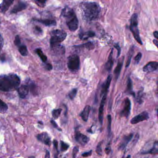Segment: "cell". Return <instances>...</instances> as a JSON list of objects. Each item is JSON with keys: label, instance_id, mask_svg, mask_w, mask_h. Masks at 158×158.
I'll return each mask as SVG.
<instances>
[{"label": "cell", "instance_id": "cell-28", "mask_svg": "<svg viewBox=\"0 0 158 158\" xmlns=\"http://www.w3.org/2000/svg\"><path fill=\"white\" fill-rule=\"evenodd\" d=\"M127 91L128 93L135 96V93L133 91V82L130 78H129L127 81Z\"/></svg>", "mask_w": 158, "mask_h": 158}, {"label": "cell", "instance_id": "cell-27", "mask_svg": "<svg viewBox=\"0 0 158 158\" xmlns=\"http://www.w3.org/2000/svg\"><path fill=\"white\" fill-rule=\"evenodd\" d=\"M18 50L21 55L23 56H26L28 55V48L24 45L21 44L18 46Z\"/></svg>", "mask_w": 158, "mask_h": 158}, {"label": "cell", "instance_id": "cell-14", "mask_svg": "<svg viewBox=\"0 0 158 158\" xmlns=\"http://www.w3.org/2000/svg\"><path fill=\"white\" fill-rule=\"evenodd\" d=\"M27 7V3L22 2H20L14 6L13 9L11 10V14H15V13H18V12L26 9Z\"/></svg>", "mask_w": 158, "mask_h": 158}, {"label": "cell", "instance_id": "cell-32", "mask_svg": "<svg viewBox=\"0 0 158 158\" xmlns=\"http://www.w3.org/2000/svg\"><path fill=\"white\" fill-rule=\"evenodd\" d=\"M77 92H78V89H72L70 92H69L68 96H69V98L71 100H73L74 99L75 97H76V95L77 94Z\"/></svg>", "mask_w": 158, "mask_h": 158}, {"label": "cell", "instance_id": "cell-50", "mask_svg": "<svg viewBox=\"0 0 158 158\" xmlns=\"http://www.w3.org/2000/svg\"><path fill=\"white\" fill-rule=\"evenodd\" d=\"M0 60H1V61H3V62H4V61H5V56H4L3 54L1 56V57H0Z\"/></svg>", "mask_w": 158, "mask_h": 158}, {"label": "cell", "instance_id": "cell-41", "mask_svg": "<svg viewBox=\"0 0 158 158\" xmlns=\"http://www.w3.org/2000/svg\"><path fill=\"white\" fill-rule=\"evenodd\" d=\"M35 2L38 6L41 7V8H43L45 6L46 1H35Z\"/></svg>", "mask_w": 158, "mask_h": 158}, {"label": "cell", "instance_id": "cell-26", "mask_svg": "<svg viewBox=\"0 0 158 158\" xmlns=\"http://www.w3.org/2000/svg\"><path fill=\"white\" fill-rule=\"evenodd\" d=\"M36 53L37 54V55H39V58H40V59L41 60L44 62V63H45L47 61V58L43 52L41 50V49L40 48H37L35 50Z\"/></svg>", "mask_w": 158, "mask_h": 158}, {"label": "cell", "instance_id": "cell-42", "mask_svg": "<svg viewBox=\"0 0 158 158\" xmlns=\"http://www.w3.org/2000/svg\"><path fill=\"white\" fill-rule=\"evenodd\" d=\"M51 123L52 124V126H53V127L55 128V129H58L59 131H62V129H60L59 127V126H58V125H57V124L56 123V122H55L54 120H51Z\"/></svg>", "mask_w": 158, "mask_h": 158}, {"label": "cell", "instance_id": "cell-25", "mask_svg": "<svg viewBox=\"0 0 158 158\" xmlns=\"http://www.w3.org/2000/svg\"><path fill=\"white\" fill-rule=\"evenodd\" d=\"M145 154L146 153H149V154H157L158 153V143L157 141L155 142L153 145V146L151 149H150L148 151L146 152L143 153Z\"/></svg>", "mask_w": 158, "mask_h": 158}, {"label": "cell", "instance_id": "cell-10", "mask_svg": "<svg viewBox=\"0 0 158 158\" xmlns=\"http://www.w3.org/2000/svg\"><path fill=\"white\" fill-rule=\"evenodd\" d=\"M106 98H107V95H104L103 96L100 105L99 107L98 118H99V122L101 125L103 123V111H104V108L105 102H106Z\"/></svg>", "mask_w": 158, "mask_h": 158}, {"label": "cell", "instance_id": "cell-9", "mask_svg": "<svg viewBox=\"0 0 158 158\" xmlns=\"http://www.w3.org/2000/svg\"><path fill=\"white\" fill-rule=\"evenodd\" d=\"M74 138L76 141L82 146L86 145L89 140V139L87 136L82 134L77 130L75 133Z\"/></svg>", "mask_w": 158, "mask_h": 158}, {"label": "cell", "instance_id": "cell-35", "mask_svg": "<svg viewBox=\"0 0 158 158\" xmlns=\"http://www.w3.org/2000/svg\"><path fill=\"white\" fill-rule=\"evenodd\" d=\"M102 143L100 142L97 145L96 148V153L98 154V155H102Z\"/></svg>", "mask_w": 158, "mask_h": 158}, {"label": "cell", "instance_id": "cell-29", "mask_svg": "<svg viewBox=\"0 0 158 158\" xmlns=\"http://www.w3.org/2000/svg\"><path fill=\"white\" fill-rule=\"evenodd\" d=\"M8 109V105L0 99V113L4 114L7 112Z\"/></svg>", "mask_w": 158, "mask_h": 158}, {"label": "cell", "instance_id": "cell-13", "mask_svg": "<svg viewBox=\"0 0 158 158\" xmlns=\"http://www.w3.org/2000/svg\"><path fill=\"white\" fill-rule=\"evenodd\" d=\"M158 64L157 62L153 61L146 64L143 68V71L145 72H154L158 69Z\"/></svg>", "mask_w": 158, "mask_h": 158}, {"label": "cell", "instance_id": "cell-22", "mask_svg": "<svg viewBox=\"0 0 158 158\" xmlns=\"http://www.w3.org/2000/svg\"><path fill=\"white\" fill-rule=\"evenodd\" d=\"M51 47L52 50L55 53L60 54H64L65 53V48L59 44L51 45Z\"/></svg>", "mask_w": 158, "mask_h": 158}, {"label": "cell", "instance_id": "cell-44", "mask_svg": "<svg viewBox=\"0 0 158 158\" xmlns=\"http://www.w3.org/2000/svg\"><path fill=\"white\" fill-rule=\"evenodd\" d=\"M92 150H91L89 151L88 152H86L84 153H82V156L83 157H89V156H91L92 155Z\"/></svg>", "mask_w": 158, "mask_h": 158}, {"label": "cell", "instance_id": "cell-40", "mask_svg": "<svg viewBox=\"0 0 158 158\" xmlns=\"http://www.w3.org/2000/svg\"><path fill=\"white\" fill-rule=\"evenodd\" d=\"M141 58H142V53H141V52H139V53L137 54L136 57H135V63L136 64H138V63H139L140 61Z\"/></svg>", "mask_w": 158, "mask_h": 158}, {"label": "cell", "instance_id": "cell-2", "mask_svg": "<svg viewBox=\"0 0 158 158\" xmlns=\"http://www.w3.org/2000/svg\"><path fill=\"white\" fill-rule=\"evenodd\" d=\"M21 84L20 78L15 74L2 75L0 76V90L9 92L18 88Z\"/></svg>", "mask_w": 158, "mask_h": 158}, {"label": "cell", "instance_id": "cell-19", "mask_svg": "<svg viewBox=\"0 0 158 158\" xmlns=\"http://www.w3.org/2000/svg\"><path fill=\"white\" fill-rule=\"evenodd\" d=\"M95 36V33L92 31H88L86 32H82L79 34V38L82 40H86L89 38L93 37Z\"/></svg>", "mask_w": 158, "mask_h": 158}, {"label": "cell", "instance_id": "cell-20", "mask_svg": "<svg viewBox=\"0 0 158 158\" xmlns=\"http://www.w3.org/2000/svg\"><path fill=\"white\" fill-rule=\"evenodd\" d=\"M113 49L111 50L110 54H109V58H108V61L106 62L105 65V69L107 72H110L113 66Z\"/></svg>", "mask_w": 158, "mask_h": 158}, {"label": "cell", "instance_id": "cell-43", "mask_svg": "<svg viewBox=\"0 0 158 158\" xmlns=\"http://www.w3.org/2000/svg\"><path fill=\"white\" fill-rule=\"evenodd\" d=\"M114 47H115V48L117 50V52H118L117 56H118V57H119V56H120V54H121V47H120L118 43H116V44H115V45H114Z\"/></svg>", "mask_w": 158, "mask_h": 158}, {"label": "cell", "instance_id": "cell-38", "mask_svg": "<svg viewBox=\"0 0 158 158\" xmlns=\"http://www.w3.org/2000/svg\"><path fill=\"white\" fill-rule=\"evenodd\" d=\"M82 46H84V47H86V48L90 49V50L93 49L94 47V45L91 42H88L82 45Z\"/></svg>", "mask_w": 158, "mask_h": 158}, {"label": "cell", "instance_id": "cell-54", "mask_svg": "<svg viewBox=\"0 0 158 158\" xmlns=\"http://www.w3.org/2000/svg\"><path fill=\"white\" fill-rule=\"evenodd\" d=\"M130 155H129V156L127 157V158H130Z\"/></svg>", "mask_w": 158, "mask_h": 158}, {"label": "cell", "instance_id": "cell-31", "mask_svg": "<svg viewBox=\"0 0 158 158\" xmlns=\"http://www.w3.org/2000/svg\"><path fill=\"white\" fill-rule=\"evenodd\" d=\"M61 111H62L61 109H54L52 112V115L53 118L54 119H57L59 118L61 114Z\"/></svg>", "mask_w": 158, "mask_h": 158}, {"label": "cell", "instance_id": "cell-36", "mask_svg": "<svg viewBox=\"0 0 158 158\" xmlns=\"http://www.w3.org/2000/svg\"><path fill=\"white\" fill-rule=\"evenodd\" d=\"M133 52V49H131L129 52V57H128L127 63H126V68L129 67V66L130 64L131 59L132 56Z\"/></svg>", "mask_w": 158, "mask_h": 158}, {"label": "cell", "instance_id": "cell-7", "mask_svg": "<svg viewBox=\"0 0 158 158\" xmlns=\"http://www.w3.org/2000/svg\"><path fill=\"white\" fill-rule=\"evenodd\" d=\"M131 109V103L129 98H126L124 101L123 109L121 110L120 115L122 117L128 118L130 114Z\"/></svg>", "mask_w": 158, "mask_h": 158}, {"label": "cell", "instance_id": "cell-47", "mask_svg": "<svg viewBox=\"0 0 158 158\" xmlns=\"http://www.w3.org/2000/svg\"><path fill=\"white\" fill-rule=\"evenodd\" d=\"M105 151L107 154H109L111 152V147H110V145L109 144L107 146L105 149Z\"/></svg>", "mask_w": 158, "mask_h": 158}, {"label": "cell", "instance_id": "cell-34", "mask_svg": "<svg viewBox=\"0 0 158 158\" xmlns=\"http://www.w3.org/2000/svg\"><path fill=\"white\" fill-rule=\"evenodd\" d=\"M60 144H61V150L62 152L67 151L70 146L69 144L65 143L63 141H60Z\"/></svg>", "mask_w": 158, "mask_h": 158}, {"label": "cell", "instance_id": "cell-21", "mask_svg": "<svg viewBox=\"0 0 158 158\" xmlns=\"http://www.w3.org/2000/svg\"><path fill=\"white\" fill-rule=\"evenodd\" d=\"M34 20L37 22H39V23H41L44 25L48 26V27L56 26L57 24L56 21L52 20V19H43V20L42 19H34Z\"/></svg>", "mask_w": 158, "mask_h": 158}, {"label": "cell", "instance_id": "cell-15", "mask_svg": "<svg viewBox=\"0 0 158 158\" xmlns=\"http://www.w3.org/2000/svg\"><path fill=\"white\" fill-rule=\"evenodd\" d=\"M133 137V134H130L128 136H124L119 145V149H121V150H124L125 148H126L128 143H129L132 139Z\"/></svg>", "mask_w": 158, "mask_h": 158}, {"label": "cell", "instance_id": "cell-33", "mask_svg": "<svg viewBox=\"0 0 158 158\" xmlns=\"http://www.w3.org/2000/svg\"><path fill=\"white\" fill-rule=\"evenodd\" d=\"M143 91H140L136 96L137 102L140 104H141L143 103Z\"/></svg>", "mask_w": 158, "mask_h": 158}, {"label": "cell", "instance_id": "cell-56", "mask_svg": "<svg viewBox=\"0 0 158 158\" xmlns=\"http://www.w3.org/2000/svg\"><path fill=\"white\" fill-rule=\"evenodd\" d=\"M0 23H1V22H0Z\"/></svg>", "mask_w": 158, "mask_h": 158}, {"label": "cell", "instance_id": "cell-49", "mask_svg": "<svg viewBox=\"0 0 158 158\" xmlns=\"http://www.w3.org/2000/svg\"><path fill=\"white\" fill-rule=\"evenodd\" d=\"M53 145L54 146H55V148H56L57 151H58V142L56 140H54L53 141Z\"/></svg>", "mask_w": 158, "mask_h": 158}, {"label": "cell", "instance_id": "cell-52", "mask_svg": "<svg viewBox=\"0 0 158 158\" xmlns=\"http://www.w3.org/2000/svg\"><path fill=\"white\" fill-rule=\"evenodd\" d=\"M153 43H154V44L157 46V45H158V41H157V39H153Z\"/></svg>", "mask_w": 158, "mask_h": 158}, {"label": "cell", "instance_id": "cell-46", "mask_svg": "<svg viewBox=\"0 0 158 158\" xmlns=\"http://www.w3.org/2000/svg\"><path fill=\"white\" fill-rule=\"evenodd\" d=\"M35 31L37 33H38V34H42V29L40 27H39V26H36L35 27Z\"/></svg>", "mask_w": 158, "mask_h": 158}, {"label": "cell", "instance_id": "cell-24", "mask_svg": "<svg viewBox=\"0 0 158 158\" xmlns=\"http://www.w3.org/2000/svg\"><path fill=\"white\" fill-rule=\"evenodd\" d=\"M28 86L29 88L30 89V91L34 95H36L38 94V89L36 86L35 83L30 80L28 81Z\"/></svg>", "mask_w": 158, "mask_h": 158}, {"label": "cell", "instance_id": "cell-16", "mask_svg": "<svg viewBox=\"0 0 158 158\" xmlns=\"http://www.w3.org/2000/svg\"><path fill=\"white\" fill-rule=\"evenodd\" d=\"M29 88L28 85H22L18 88V93L21 98H24L29 94Z\"/></svg>", "mask_w": 158, "mask_h": 158}, {"label": "cell", "instance_id": "cell-6", "mask_svg": "<svg viewBox=\"0 0 158 158\" xmlns=\"http://www.w3.org/2000/svg\"><path fill=\"white\" fill-rule=\"evenodd\" d=\"M80 61L79 57L77 55L69 56L67 61L68 69L72 72H76L79 69Z\"/></svg>", "mask_w": 158, "mask_h": 158}, {"label": "cell", "instance_id": "cell-18", "mask_svg": "<svg viewBox=\"0 0 158 158\" xmlns=\"http://www.w3.org/2000/svg\"><path fill=\"white\" fill-rule=\"evenodd\" d=\"M90 111V107L89 105H87L84 108V109L80 114L81 117L84 122H87L89 116Z\"/></svg>", "mask_w": 158, "mask_h": 158}, {"label": "cell", "instance_id": "cell-23", "mask_svg": "<svg viewBox=\"0 0 158 158\" xmlns=\"http://www.w3.org/2000/svg\"><path fill=\"white\" fill-rule=\"evenodd\" d=\"M124 58H123V59L120 60L118 62L116 67L115 68V71H114V74H115V78L117 79L120 75V73H121V70H122V67H123V64Z\"/></svg>", "mask_w": 158, "mask_h": 158}, {"label": "cell", "instance_id": "cell-12", "mask_svg": "<svg viewBox=\"0 0 158 158\" xmlns=\"http://www.w3.org/2000/svg\"><path fill=\"white\" fill-rule=\"evenodd\" d=\"M111 80H112V76L111 75H109V76H108L105 82L103 85L101 93V96H102L104 95H107L108 90H109V89L110 86Z\"/></svg>", "mask_w": 158, "mask_h": 158}, {"label": "cell", "instance_id": "cell-8", "mask_svg": "<svg viewBox=\"0 0 158 158\" xmlns=\"http://www.w3.org/2000/svg\"><path fill=\"white\" fill-rule=\"evenodd\" d=\"M149 115L146 111L141 112L140 114L135 116L131 120L130 123L132 124H136L140 122L147 120L149 118Z\"/></svg>", "mask_w": 158, "mask_h": 158}, {"label": "cell", "instance_id": "cell-37", "mask_svg": "<svg viewBox=\"0 0 158 158\" xmlns=\"http://www.w3.org/2000/svg\"><path fill=\"white\" fill-rule=\"evenodd\" d=\"M14 42H15V45H16L17 47H18L19 45L22 44L21 39H20V36L19 35L16 36L15 37V40Z\"/></svg>", "mask_w": 158, "mask_h": 158}, {"label": "cell", "instance_id": "cell-4", "mask_svg": "<svg viewBox=\"0 0 158 158\" xmlns=\"http://www.w3.org/2000/svg\"><path fill=\"white\" fill-rule=\"evenodd\" d=\"M138 15L136 14H134L132 16L131 18L130 25V30L132 33L133 36L135 38V39L137 42L140 44H143V42L141 41L140 35L139 30L138 27Z\"/></svg>", "mask_w": 158, "mask_h": 158}, {"label": "cell", "instance_id": "cell-30", "mask_svg": "<svg viewBox=\"0 0 158 158\" xmlns=\"http://www.w3.org/2000/svg\"><path fill=\"white\" fill-rule=\"evenodd\" d=\"M108 119V134L109 136H110L111 132V122H112V118H111V115H109L107 116Z\"/></svg>", "mask_w": 158, "mask_h": 158}, {"label": "cell", "instance_id": "cell-51", "mask_svg": "<svg viewBox=\"0 0 158 158\" xmlns=\"http://www.w3.org/2000/svg\"><path fill=\"white\" fill-rule=\"evenodd\" d=\"M153 35L156 39L158 38V32L157 31H155L153 32Z\"/></svg>", "mask_w": 158, "mask_h": 158}, {"label": "cell", "instance_id": "cell-53", "mask_svg": "<svg viewBox=\"0 0 158 158\" xmlns=\"http://www.w3.org/2000/svg\"><path fill=\"white\" fill-rule=\"evenodd\" d=\"M54 158H58V156L57 155H55V156H54Z\"/></svg>", "mask_w": 158, "mask_h": 158}, {"label": "cell", "instance_id": "cell-3", "mask_svg": "<svg viewBox=\"0 0 158 158\" xmlns=\"http://www.w3.org/2000/svg\"><path fill=\"white\" fill-rule=\"evenodd\" d=\"M61 16L66 19V23L71 31H76L79 28V20L72 8L66 6L61 12Z\"/></svg>", "mask_w": 158, "mask_h": 158}, {"label": "cell", "instance_id": "cell-48", "mask_svg": "<svg viewBox=\"0 0 158 158\" xmlns=\"http://www.w3.org/2000/svg\"><path fill=\"white\" fill-rule=\"evenodd\" d=\"M45 67V69H46V70H48V71H51V70H52V65L51 64H49V63L46 64Z\"/></svg>", "mask_w": 158, "mask_h": 158}, {"label": "cell", "instance_id": "cell-39", "mask_svg": "<svg viewBox=\"0 0 158 158\" xmlns=\"http://www.w3.org/2000/svg\"><path fill=\"white\" fill-rule=\"evenodd\" d=\"M79 152V146H75L73 149L72 151V158H76L77 154Z\"/></svg>", "mask_w": 158, "mask_h": 158}, {"label": "cell", "instance_id": "cell-11", "mask_svg": "<svg viewBox=\"0 0 158 158\" xmlns=\"http://www.w3.org/2000/svg\"><path fill=\"white\" fill-rule=\"evenodd\" d=\"M37 139L39 141L44 143L46 145L50 146L51 144V140L49 135L46 133H43L37 136Z\"/></svg>", "mask_w": 158, "mask_h": 158}, {"label": "cell", "instance_id": "cell-45", "mask_svg": "<svg viewBox=\"0 0 158 158\" xmlns=\"http://www.w3.org/2000/svg\"><path fill=\"white\" fill-rule=\"evenodd\" d=\"M4 45V40L2 36L0 34V52L1 51L2 48Z\"/></svg>", "mask_w": 158, "mask_h": 158}, {"label": "cell", "instance_id": "cell-17", "mask_svg": "<svg viewBox=\"0 0 158 158\" xmlns=\"http://www.w3.org/2000/svg\"><path fill=\"white\" fill-rule=\"evenodd\" d=\"M14 1L11 0H5L0 4V12L4 13L8 9L9 7L12 5Z\"/></svg>", "mask_w": 158, "mask_h": 158}, {"label": "cell", "instance_id": "cell-55", "mask_svg": "<svg viewBox=\"0 0 158 158\" xmlns=\"http://www.w3.org/2000/svg\"><path fill=\"white\" fill-rule=\"evenodd\" d=\"M30 158H35L34 157H30Z\"/></svg>", "mask_w": 158, "mask_h": 158}, {"label": "cell", "instance_id": "cell-5", "mask_svg": "<svg viewBox=\"0 0 158 158\" xmlns=\"http://www.w3.org/2000/svg\"><path fill=\"white\" fill-rule=\"evenodd\" d=\"M50 45L59 44L62 42L67 37V34L63 30L55 29L50 32Z\"/></svg>", "mask_w": 158, "mask_h": 158}, {"label": "cell", "instance_id": "cell-1", "mask_svg": "<svg viewBox=\"0 0 158 158\" xmlns=\"http://www.w3.org/2000/svg\"><path fill=\"white\" fill-rule=\"evenodd\" d=\"M82 17L84 20L89 22L99 19L101 8L97 2H82L80 5Z\"/></svg>", "mask_w": 158, "mask_h": 158}]
</instances>
